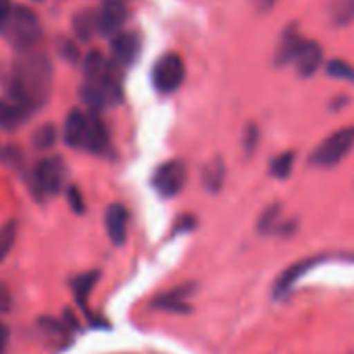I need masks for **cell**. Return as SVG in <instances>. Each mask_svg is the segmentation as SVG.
<instances>
[{"mask_svg": "<svg viewBox=\"0 0 354 354\" xmlns=\"http://www.w3.org/2000/svg\"><path fill=\"white\" fill-rule=\"evenodd\" d=\"M67 196H69V203H71L73 211H75V213H84V203H82V194H80V190L71 186V188H69V192H67Z\"/></svg>", "mask_w": 354, "mask_h": 354, "instance_id": "f1b7e54d", "label": "cell"}, {"mask_svg": "<svg viewBox=\"0 0 354 354\" xmlns=\"http://www.w3.org/2000/svg\"><path fill=\"white\" fill-rule=\"evenodd\" d=\"M106 148H109L106 127H104L102 119H98L96 113H90V117H88V136H86V148L84 150L102 154Z\"/></svg>", "mask_w": 354, "mask_h": 354, "instance_id": "9a60e30c", "label": "cell"}, {"mask_svg": "<svg viewBox=\"0 0 354 354\" xmlns=\"http://www.w3.org/2000/svg\"><path fill=\"white\" fill-rule=\"evenodd\" d=\"M323 261V257H317V259H304V261H300V263H294V265H290L277 279H275V286H273V298H283V296H288L290 292H292V288L296 286V281L304 275V273H308L317 263H321Z\"/></svg>", "mask_w": 354, "mask_h": 354, "instance_id": "52a82bcc", "label": "cell"}, {"mask_svg": "<svg viewBox=\"0 0 354 354\" xmlns=\"http://www.w3.org/2000/svg\"><path fill=\"white\" fill-rule=\"evenodd\" d=\"M15 240H17V223L7 221L3 227H0V263L9 257V252L15 246Z\"/></svg>", "mask_w": 354, "mask_h": 354, "instance_id": "44dd1931", "label": "cell"}, {"mask_svg": "<svg viewBox=\"0 0 354 354\" xmlns=\"http://www.w3.org/2000/svg\"><path fill=\"white\" fill-rule=\"evenodd\" d=\"M127 19V7L121 0H106L98 17V30L106 36L117 34Z\"/></svg>", "mask_w": 354, "mask_h": 354, "instance_id": "9c48e42d", "label": "cell"}, {"mask_svg": "<svg viewBox=\"0 0 354 354\" xmlns=\"http://www.w3.org/2000/svg\"><path fill=\"white\" fill-rule=\"evenodd\" d=\"M321 61H323V48L317 42L302 40V44H300V48H298L292 63L296 65V69H298V73L302 77H310L319 69Z\"/></svg>", "mask_w": 354, "mask_h": 354, "instance_id": "30bf717a", "label": "cell"}, {"mask_svg": "<svg viewBox=\"0 0 354 354\" xmlns=\"http://www.w3.org/2000/svg\"><path fill=\"white\" fill-rule=\"evenodd\" d=\"M257 144H259V129H257V125H248L246 133H244V150H246V154H252L257 150Z\"/></svg>", "mask_w": 354, "mask_h": 354, "instance_id": "484cf974", "label": "cell"}, {"mask_svg": "<svg viewBox=\"0 0 354 354\" xmlns=\"http://www.w3.org/2000/svg\"><path fill=\"white\" fill-rule=\"evenodd\" d=\"M32 113L13 98H0V127L17 129L21 127Z\"/></svg>", "mask_w": 354, "mask_h": 354, "instance_id": "4fadbf2b", "label": "cell"}, {"mask_svg": "<svg viewBox=\"0 0 354 354\" xmlns=\"http://www.w3.org/2000/svg\"><path fill=\"white\" fill-rule=\"evenodd\" d=\"M302 40H304V38H300V34L296 32V28L290 26V28L286 30V34L281 36L279 48H277V55H275V63H277V65H288V63H292L294 57H296V53H298V48H300V44H302Z\"/></svg>", "mask_w": 354, "mask_h": 354, "instance_id": "2e32d148", "label": "cell"}, {"mask_svg": "<svg viewBox=\"0 0 354 354\" xmlns=\"http://www.w3.org/2000/svg\"><path fill=\"white\" fill-rule=\"evenodd\" d=\"M96 279H98V273H96V271H92V273H84V275H80L77 279H73V292H75V296H77V300H80V304H82V306H86L88 294L92 292V288H94Z\"/></svg>", "mask_w": 354, "mask_h": 354, "instance_id": "7402d4cb", "label": "cell"}, {"mask_svg": "<svg viewBox=\"0 0 354 354\" xmlns=\"http://www.w3.org/2000/svg\"><path fill=\"white\" fill-rule=\"evenodd\" d=\"M96 28H98V21L94 19L92 13H82V15L75 17V32H77V36L84 38V40L92 38V34H94Z\"/></svg>", "mask_w": 354, "mask_h": 354, "instance_id": "cb8c5ba5", "label": "cell"}, {"mask_svg": "<svg viewBox=\"0 0 354 354\" xmlns=\"http://www.w3.org/2000/svg\"><path fill=\"white\" fill-rule=\"evenodd\" d=\"M327 73L331 77H335V80H346V82H352L354 84V67L348 65L346 61H339V59L331 61L327 65Z\"/></svg>", "mask_w": 354, "mask_h": 354, "instance_id": "d4e9b609", "label": "cell"}, {"mask_svg": "<svg viewBox=\"0 0 354 354\" xmlns=\"http://www.w3.org/2000/svg\"><path fill=\"white\" fill-rule=\"evenodd\" d=\"M7 344H9V327L0 321V354H5Z\"/></svg>", "mask_w": 354, "mask_h": 354, "instance_id": "f546056e", "label": "cell"}, {"mask_svg": "<svg viewBox=\"0 0 354 354\" xmlns=\"http://www.w3.org/2000/svg\"><path fill=\"white\" fill-rule=\"evenodd\" d=\"M331 21L337 28H344L354 21V0H331L329 3Z\"/></svg>", "mask_w": 354, "mask_h": 354, "instance_id": "ac0fdd59", "label": "cell"}, {"mask_svg": "<svg viewBox=\"0 0 354 354\" xmlns=\"http://www.w3.org/2000/svg\"><path fill=\"white\" fill-rule=\"evenodd\" d=\"M275 3H277V0H254L257 9H259V11H263V13L271 11V9L275 7Z\"/></svg>", "mask_w": 354, "mask_h": 354, "instance_id": "4dcf8cb0", "label": "cell"}, {"mask_svg": "<svg viewBox=\"0 0 354 354\" xmlns=\"http://www.w3.org/2000/svg\"><path fill=\"white\" fill-rule=\"evenodd\" d=\"M13 306V296H11V290L5 286V283H0V315H5L9 313Z\"/></svg>", "mask_w": 354, "mask_h": 354, "instance_id": "4316f807", "label": "cell"}, {"mask_svg": "<svg viewBox=\"0 0 354 354\" xmlns=\"http://www.w3.org/2000/svg\"><path fill=\"white\" fill-rule=\"evenodd\" d=\"M281 205H271L263 211V215L259 217L257 230L261 234H275L281 230Z\"/></svg>", "mask_w": 354, "mask_h": 354, "instance_id": "d6986e66", "label": "cell"}, {"mask_svg": "<svg viewBox=\"0 0 354 354\" xmlns=\"http://www.w3.org/2000/svg\"><path fill=\"white\" fill-rule=\"evenodd\" d=\"M5 30L9 32V38L13 40V44L24 53H30L42 38L40 21L34 15V11H30L28 7L13 9Z\"/></svg>", "mask_w": 354, "mask_h": 354, "instance_id": "3957f363", "label": "cell"}, {"mask_svg": "<svg viewBox=\"0 0 354 354\" xmlns=\"http://www.w3.org/2000/svg\"><path fill=\"white\" fill-rule=\"evenodd\" d=\"M294 160H296V154H294L292 150L277 154V156L271 160V165H269L271 175L277 177V180H286V177H290V173H292V169H294Z\"/></svg>", "mask_w": 354, "mask_h": 354, "instance_id": "ffe728a7", "label": "cell"}, {"mask_svg": "<svg viewBox=\"0 0 354 354\" xmlns=\"http://www.w3.org/2000/svg\"><path fill=\"white\" fill-rule=\"evenodd\" d=\"M11 98L24 104L30 113L46 104L53 90V65L40 53H24L11 71Z\"/></svg>", "mask_w": 354, "mask_h": 354, "instance_id": "6da1fadb", "label": "cell"}, {"mask_svg": "<svg viewBox=\"0 0 354 354\" xmlns=\"http://www.w3.org/2000/svg\"><path fill=\"white\" fill-rule=\"evenodd\" d=\"M57 142V127L55 125H42L34 133V146L38 150H50Z\"/></svg>", "mask_w": 354, "mask_h": 354, "instance_id": "603a6c76", "label": "cell"}, {"mask_svg": "<svg viewBox=\"0 0 354 354\" xmlns=\"http://www.w3.org/2000/svg\"><path fill=\"white\" fill-rule=\"evenodd\" d=\"M186 165L182 160H167L152 175V188L162 198H173L184 190Z\"/></svg>", "mask_w": 354, "mask_h": 354, "instance_id": "5b68a950", "label": "cell"}, {"mask_svg": "<svg viewBox=\"0 0 354 354\" xmlns=\"http://www.w3.org/2000/svg\"><path fill=\"white\" fill-rule=\"evenodd\" d=\"M11 11H13V3L11 0H0V28L5 30L9 17H11Z\"/></svg>", "mask_w": 354, "mask_h": 354, "instance_id": "83f0119b", "label": "cell"}, {"mask_svg": "<svg viewBox=\"0 0 354 354\" xmlns=\"http://www.w3.org/2000/svg\"><path fill=\"white\" fill-rule=\"evenodd\" d=\"M34 182L40 192L57 194L65 184V162L59 156H46L34 167Z\"/></svg>", "mask_w": 354, "mask_h": 354, "instance_id": "8992f818", "label": "cell"}, {"mask_svg": "<svg viewBox=\"0 0 354 354\" xmlns=\"http://www.w3.org/2000/svg\"><path fill=\"white\" fill-rule=\"evenodd\" d=\"M194 292V286L188 283V286H180L171 292H165L160 296H156L152 300V306L154 308H162V310H175V313H186L188 310V298L190 294Z\"/></svg>", "mask_w": 354, "mask_h": 354, "instance_id": "7c38bea8", "label": "cell"}, {"mask_svg": "<svg viewBox=\"0 0 354 354\" xmlns=\"http://www.w3.org/2000/svg\"><path fill=\"white\" fill-rule=\"evenodd\" d=\"M223 182H225V162H223V158L215 156L203 169V184L207 190L219 192L223 188Z\"/></svg>", "mask_w": 354, "mask_h": 354, "instance_id": "e0dca14e", "label": "cell"}, {"mask_svg": "<svg viewBox=\"0 0 354 354\" xmlns=\"http://www.w3.org/2000/svg\"><path fill=\"white\" fill-rule=\"evenodd\" d=\"M111 53H113V61L119 67L131 65L133 59H136V55H138V38L133 34H117L113 38Z\"/></svg>", "mask_w": 354, "mask_h": 354, "instance_id": "5bb4252c", "label": "cell"}, {"mask_svg": "<svg viewBox=\"0 0 354 354\" xmlns=\"http://www.w3.org/2000/svg\"><path fill=\"white\" fill-rule=\"evenodd\" d=\"M352 148H354V125L342 127V129L333 131L331 136H327L313 150L308 162L313 167H319V169H331L337 162H342Z\"/></svg>", "mask_w": 354, "mask_h": 354, "instance_id": "7a4b0ae2", "label": "cell"}, {"mask_svg": "<svg viewBox=\"0 0 354 354\" xmlns=\"http://www.w3.org/2000/svg\"><path fill=\"white\" fill-rule=\"evenodd\" d=\"M186 77V67H184V61L180 55L175 53H169V55H162L154 69H152V84L158 92L162 94H171L175 92L177 88L182 86Z\"/></svg>", "mask_w": 354, "mask_h": 354, "instance_id": "277c9868", "label": "cell"}, {"mask_svg": "<svg viewBox=\"0 0 354 354\" xmlns=\"http://www.w3.org/2000/svg\"><path fill=\"white\" fill-rule=\"evenodd\" d=\"M104 225L111 242L115 246H121L127 238V227H129V213L123 205H111L104 215Z\"/></svg>", "mask_w": 354, "mask_h": 354, "instance_id": "ba28073f", "label": "cell"}, {"mask_svg": "<svg viewBox=\"0 0 354 354\" xmlns=\"http://www.w3.org/2000/svg\"><path fill=\"white\" fill-rule=\"evenodd\" d=\"M88 117L90 113L84 111H71L65 119V142L71 148L84 150L86 148V136H88Z\"/></svg>", "mask_w": 354, "mask_h": 354, "instance_id": "8fae6325", "label": "cell"}]
</instances>
